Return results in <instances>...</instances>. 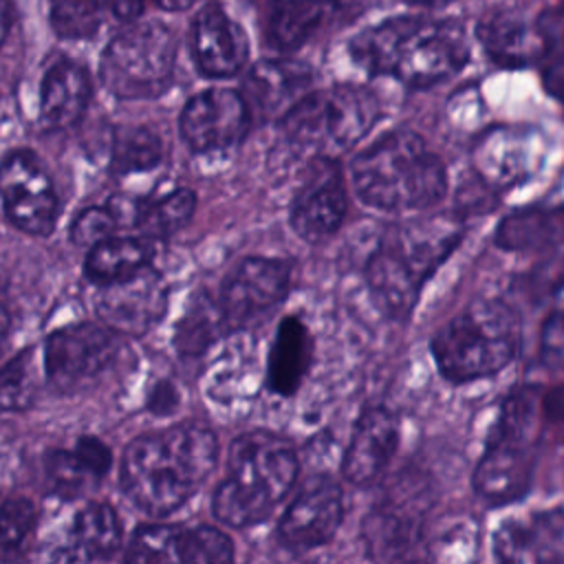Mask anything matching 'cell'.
<instances>
[{"label":"cell","mask_w":564,"mask_h":564,"mask_svg":"<svg viewBox=\"0 0 564 564\" xmlns=\"http://www.w3.org/2000/svg\"><path fill=\"white\" fill-rule=\"evenodd\" d=\"M348 53L372 77H390L408 88H430L458 75L469 57V40L454 18L394 15L359 31Z\"/></svg>","instance_id":"obj_1"},{"label":"cell","mask_w":564,"mask_h":564,"mask_svg":"<svg viewBox=\"0 0 564 564\" xmlns=\"http://www.w3.org/2000/svg\"><path fill=\"white\" fill-rule=\"evenodd\" d=\"M216 460L218 441L205 425L178 423L148 432L123 449L121 489L150 518H165L194 498Z\"/></svg>","instance_id":"obj_2"},{"label":"cell","mask_w":564,"mask_h":564,"mask_svg":"<svg viewBox=\"0 0 564 564\" xmlns=\"http://www.w3.org/2000/svg\"><path fill=\"white\" fill-rule=\"evenodd\" d=\"M463 234L458 214H425L390 225L364 269L375 306L390 319H408L427 280L463 242Z\"/></svg>","instance_id":"obj_3"},{"label":"cell","mask_w":564,"mask_h":564,"mask_svg":"<svg viewBox=\"0 0 564 564\" xmlns=\"http://www.w3.org/2000/svg\"><path fill=\"white\" fill-rule=\"evenodd\" d=\"M355 196L388 214L430 212L447 194L445 161L410 128H392L370 141L350 161Z\"/></svg>","instance_id":"obj_4"},{"label":"cell","mask_w":564,"mask_h":564,"mask_svg":"<svg viewBox=\"0 0 564 564\" xmlns=\"http://www.w3.org/2000/svg\"><path fill=\"white\" fill-rule=\"evenodd\" d=\"M300 460L275 432L253 430L231 441L227 476L216 487L214 516L236 529L264 522L295 485Z\"/></svg>","instance_id":"obj_5"},{"label":"cell","mask_w":564,"mask_h":564,"mask_svg":"<svg viewBox=\"0 0 564 564\" xmlns=\"http://www.w3.org/2000/svg\"><path fill=\"white\" fill-rule=\"evenodd\" d=\"M520 315L507 300L478 297L443 322L430 355L438 375L452 386H467L500 375L520 352Z\"/></svg>","instance_id":"obj_6"},{"label":"cell","mask_w":564,"mask_h":564,"mask_svg":"<svg viewBox=\"0 0 564 564\" xmlns=\"http://www.w3.org/2000/svg\"><path fill=\"white\" fill-rule=\"evenodd\" d=\"M542 427V390L535 386H518L500 401L471 476L485 505L507 507L529 494Z\"/></svg>","instance_id":"obj_7"},{"label":"cell","mask_w":564,"mask_h":564,"mask_svg":"<svg viewBox=\"0 0 564 564\" xmlns=\"http://www.w3.org/2000/svg\"><path fill=\"white\" fill-rule=\"evenodd\" d=\"M375 90L359 84H335L308 90L280 119L284 141L300 154L339 159L381 119Z\"/></svg>","instance_id":"obj_8"},{"label":"cell","mask_w":564,"mask_h":564,"mask_svg":"<svg viewBox=\"0 0 564 564\" xmlns=\"http://www.w3.org/2000/svg\"><path fill=\"white\" fill-rule=\"evenodd\" d=\"M176 37L161 22H137L119 31L104 48L99 75L119 99H154L174 77Z\"/></svg>","instance_id":"obj_9"},{"label":"cell","mask_w":564,"mask_h":564,"mask_svg":"<svg viewBox=\"0 0 564 564\" xmlns=\"http://www.w3.org/2000/svg\"><path fill=\"white\" fill-rule=\"evenodd\" d=\"M121 335L104 322H75L44 339L42 366L46 381L62 394L90 388L115 364Z\"/></svg>","instance_id":"obj_10"},{"label":"cell","mask_w":564,"mask_h":564,"mask_svg":"<svg viewBox=\"0 0 564 564\" xmlns=\"http://www.w3.org/2000/svg\"><path fill=\"white\" fill-rule=\"evenodd\" d=\"M291 291V264L280 258H242L220 284L216 304L225 333L247 330L269 319Z\"/></svg>","instance_id":"obj_11"},{"label":"cell","mask_w":564,"mask_h":564,"mask_svg":"<svg viewBox=\"0 0 564 564\" xmlns=\"http://www.w3.org/2000/svg\"><path fill=\"white\" fill-rule=\"evenodd\" d=\"M0 203L4 218L31 236L53 234L59 196L40 156L29 148L11 150L0 163Z\"/></svg>","instance_id":"obj_12"},{"label":"cell","mask_w":564,"mask_h":564,"mask_svg":"<svg viewBox=\"0 0 564 564\" xmlns=\"http://www.w3.org/2000/svg\"><path fill=\"white\" fill-rule=\"evenodd\" d=\"M546 161V139L531 126L487 128L471 148L474 174L500 196L531 181Z\"/></svg>","instance_id":"obj_13"},{"label":"cell","mask_w":564,"mask_h":564,"mask_svg":"<svg viewBox=\"0 0 564 564\" xmlns=\"http://www.w3.org/2000/svg\"><path fill=\"white\" fill-rule=\"evenodd\" d=\"M348 212L344 172L333 156H313L291 200V229L311 245L335 236Z\"/></svg>","instance_id":"obj_14"},{"label":"cell","mask_w":564,"mask_h":564,"mask_svg":"<svg viewBox=\"0 0 564 564\" xmlns=\"http://www.w3.org/2000/svg\"><path fill=\"white\" fill-rule=\"evenodd\" d=\"M344 520L341 485L328 474L311 476L278 520V540L289 551L328 544Z\"/></svg>","instance_id":"obj_15"},{"label":"cell","mask_w":564,"mask_h":564,"mask_svg":"<svg viewBox=\"0 0 564 564\" xmlns=\"http://www.w3.org/2000/svg\"><path fill=\"white\" fill-rule=\"evenodd\" d=\"M234 560L231 538L214 527L143 524L126 546V562L150 564H227Z\"/></svg>","instance_id":"obj_16"},{"label":"cell","mask_w":564,"mask_h":564,"mask_svg":"<svg viewBox=\"0 0 564 564\" xmlns=\"http://www.w3.org/2000/svg\"><path fill=\"white\" fill-rule=\"evenodd\" d=\"M253 123L240 90L207 88L181 110L178 132L194 152H216L238 145Z\"/></svg>","instance_id":"obj_17"},{"label":"cell","mask_w":564,"mask_h":564,"mask_svg":"<svg viewBox=\"0 0 564 564\" xmlns=\"http://www.w3.org/2000/svg\"><path fill=\"white\" fill-rule=\"evenodd\" d=\"M167 304V282L150 264L126 280L99 286L95 313L119 335L141 337L163 319Z\"/></svg>","instance_id":"obj_18"},{"label":"cell","mask_w":564,"mask_h":564,"mask_svg":"<svg viewBox=\"0 0 564 564\" xmlns=\"http://www.w3.org/2000/svg\"><path fill=\"white\" fill-rule=\"evenodd\" d=\"M423 496L425 489L419 485L408 489V496H397L394 489L370 509L361 524L368 557L379 562L412 557L423 531Z\"/></svg>","instance_id":"obj_19"},{"label":"cell","mask_w":564,"mask_h":564,"mask_svg":"<svg viewBox=\"0 0 564 564\" xmlns=\"http://www.w3.org/2000/svg\"><path fill=\"white\" fill-rule=\"evenodd\" d=\"M494 555L509 564H564V507L505 518L494 531Z\"/></svg>","instance_id":"obj_20"},{"label":"cell","mask_w":564,"mask_h":564,"mask_svg":"<svg viewBox=\"0 0 564 564\" xmlns=\"http://www.w3.org/2000/svg\"><path fill=\"white\" fill-rule=\"evenodd\" d=\"M401 438L399 416L386 405H366L350 432L341 458V476L355 487L375 482L397 454Z\"/></svg>","instance_id":"obj_21"},{"label":"cell","mask_w":564,"mask_h":564,"mask_svg":"<svg viewBox=\"0 0 564 564\" xmlns=\"http://www.w3.org/2000/svg\"><path fill=\"white\" fill-rule=\"evenodd\" d=\"M192 55L198 70L214 79L238 75L249 59V37L223 7H203L192 24Z\"/></svg>","instance_id":"obj_22"},{"label":"cell","mask_w":564,"mask_h":564,"mask_svg":"<svg viewBox=\"0 0 564 564\" xmlns=\"http://www.w3.org/2000/svg\"><path fill=\"white\" fill-rule=\"evenodd\" d=\"M476 40L487 59L500 68H527L540 64L544 53L538 18L531 20L507 7H491L480 15Z\"/></svg>","instance_id":"obj_23"},{"label":"cell","mask_w":564,"mask_h":564,"mask_svg":"<svg viewBox=\"0 0 564 564\" xmlns=\"http://www.w3.org/2000/svg\"><path fill=\"white\" fill-rule=\"evenodd\" d=\"M311 70L291 59H262L242 82V97L253 119H271L282 115L308 93Z\"/></svg>","instance_id":"obj_24"},{"label":"cell","mask_w":564,"mask_h":564,"mask_svg":"<svg viewBox=\"0 0 564 564\" xmlns=\"http://www.w3.org/2000/svg\"><path fill=\"white\" fill-rule=\"evenodd\" d=\"M494 245L507 253H546L564 247V203H538L502 216Z\"/></svg>","instance_id":"obj_25"},{"label":"cell","mask_w":564,"mask_h":564,"mask_svg":"<svg viewBox=\"0 0 564 564\" xmlns=\"http://www.w3.org/2000/svg\"><path fill=\"white\" fill-rule=\"evenodd\" d=\"M93 82L88 70L73 59H57L48 66L40 88V123L44 130L75 126L90 101Z\"/></svg>","instance_id":"obj_26"},{"label":"cell","mask_w":564,"mask_h":564,"mask_svg":"<svg viewBox=\"0 0 564 564\" xmlns=\"http://www.w3.org/2000/svg\"><path fill=\"white\" fill-rule=\"evenodd\" d=\"M348 0H269L264 15L267 40L282 53L297 51L328 26Z\"/></svg>","instance_id":"obj_27"},{"label":"cell","mask_w":564,"mask_h":564,"mask_svg":"<svg viewBox=\"0 0 564 564\" xmlns=\"http://www.w3.org/2000/svg\"><path fill=\"white\" fill-rule=\"evenodd\" d=\"M123 542V527L119 513L108 502L84 505L68 529L66 542L55 551L62 562H97L110 560Z\"/></svg>","instance_id":"obj_28"},{"label":"cell","mask_w":564,"mask_h":564,"mask_svg":"<svg viewBox=\"0 0 564 564\" xmlns=\"http://www.w3.org/2000/svg\"><path fill=\"white\" fill-rule=\"evenodd\" d=\"M313 361V337L308 326L297 315L280 319L269 359L267 386L280 397H291L302 386Z\"/></svg>","instance_id":"obj_29"},{"label":"cell","mask_w":564,"mask_h":564,"mask_svg":"<svg viewBox=\"0 0 564 564\" xmlns=\"http://www.w3.org/2000/svg\"><path fill=\"white\" fill-rule=\"evenodd\" d=\"M156 247H159V238H152L148 234H137V236L115 234L93 245L86 251L84 275L97 286L126 280L152 264V258L156 256Z\"/></svg>","instance_id":"obj_30"},{"label":"cell","mask_w":564,"mask_h":564,"mask_svg":"<svg viewBox=\"0 0 564 564\" xmlns=\"http://www.w3.org/2000/svg\"><path fill=\"white\" fill-rule=\"evenodd\" d=\"M165 156L161 137L148 126H119L112 132L110 172L128 176L154 170Z\"/></svg>","instance_id":"obj_31"},{"label":"cell","mask_w":564,"mask_h":564,"mask_svg":"<svg viewBox=\"0 0 564 564\" xmlns=\"http://www.w3.org/2000/svg\"><path fill=\"white\" fill-rule=\"evenodd\" d=\"M220 335H225V326L216 297L203 293L200 297L192 300L189 308L178 319L174 346L183 357H196L203 355Z\"/></svg>","instance_id":"obj_32"},{"label":"cell","mask_w":564,"mask_h":564,"mask_svg":"<svg viewBox=\"0 0 564 564\" xmlns=\"http://www.w3.org/2000/svg\"><path fill=\"white\" fill-rule=\"evenodd\" d=\"M196 203V194L187 187L172 189L159 198H143L137 229L161 240L183 229L194 218Z\"/></svg>","instance_id":"obj_33"},{"label":"cell","mask_w":564,"mask_h":564,"mask_svg":"<svg viewBox=\"0 0 564 564\" xmlns=\"http://www.w3.org/2000/svg\"><path fill=\"white\" fill-rule=\"evenodd\" d=\"M40 386L35 348H22L0 366V414L33 405Z\"/></svg>","instance_id":"obj_34"},{"label":"cell","mask_w":564,"mask_h":564,"mask_svg":"<svg viewBox=\"0 0 564 564\" xmlns=\"http://www.w3.org/2000/svg\"><path fill=\"white\" fill-rule=\"evenodd\" d=\"M538 26L544 40V53L538 64L544 88L564 104V0L544 9L538 15Z\"/></svg>","instance_id":"obj_35"},{"label":"cell","mask_w":564,"mask_h":564,"mask_svg":"<svg viewBox=\"0 0 564 564\" xmlns=\"http://www.w3.org/2000/svg\"><path fill=\"white\" fill-rule=\"evenodd\" d=\"M108 2L112 0H51V24L66 40L93 37Z\"/></svg>","instance_id":"obj_36"},{"label":"cell","mask_w":564,"mask_h":564,"mask_svg":"<svg viewBox=\"0 0 564 564\" xmlns=\"http://www.w3.org/2000/svg\"><path fill=\"white\" fill-rule=\"evenodd\" d=\"M37 527V507L24 496L0 502V557H11L24 549Z\"/></svg>","instance_id":"obj_37"},{"label":"cell","mask_w":564,"mask_h":564,"mask_svg":"<svg viewBox=\"0 0 564 564\" xmlns=\"http://www.w3.org/2000/svg\"><path fill=\"white\" fill-rule=\"evenodd\" d=\"M44 469L55 494L64 498H75L86 487L97 482V478L82 465L73 449H51L44 458Z\"/></svg>","instance_id":"obj_38"},{"label":"cell","mask_w":564,"mask_h":564,"mask_svg":"<svg viewBox=\"0 0 564 564\" xmlns=\"http://www.w3.org/2000/svg\"><path fill=\"white\" fill-rule=\"evenodd\" d=\"M121 227L112 214V209L108 207V203L104 205H90L84 207L70 223V240L77 247H86L90 249L93 245L119 234Z\"/></svg>","instance_id":"obj_39"},{"label":"cell","mask_w":564,"mask_h":564,"mask_svg":"<svg viewBox=\"0 0 564 564\" xmlns=\"http://www.w3.org/2000/svg\"><path fill=\"white\" fill-rule=\"evenodd\" d=\"M540 361L549 370H564V308H553L542 322Z\"/></svg>","instance_id":"obj_40"},{"label":"cell","mask_w":564,"mask_h":564,"mask_svg":"<svg viewBox=\"0 0 564 564\" xmlns=\"http://www.w3.org/2000/svg\"><path fill=\"white\" fill-rule=\"evenodd\" d=\"M73 452L97 480L104 478L112 467V449L99 436H93V434L79 436L73 445Z\"/></svg>","instance_id":"obj_41"},{"label":"cell","mask_w":564,"mask_h":564,"mask_svg":"<svg viewBox=\"0 0 564 564\" xmlns=\"http://www.w3.org/2000/svg\"><path fill=\"white\" fill-rule=\"evenodd\" d=\"M196 0H112V11L126 22H134L148 11H185Z\"/></svg>","instance_id":"obj_42"},{"label":"cell","mask_w":564,"mask_h":564,"mask_svg":"<svg viewBox=\"0 0 564 564\" xmlns=\"http://www.w3.org/2000/svg\"><path fill=\"white\" fill-rule=\"evenodd\" d=\"M178 408V390L172 381H159L152 388V397L148 401V410L156 416H167Z\"/></svg>","instance_id":"obj_43"},{"label":"cell","mask_w":564,"mask_h":564,"mask_svg":"<svg viewBox=\"0 0 564 564\" xmlns=\"http://www.w3.org/2000/svg\"><path fill=\"white\" fill-rule=\"evenodd\" d=\"M542 419L553 425H564V386L542 392Z\"/></svg>","instance_id":"obj_44"},{"label":"cell","mask_w":564,"mask_h":564,"mask_svg":"<svg viewBox=\"0 0 564 564\" xmlns=\"http://www.w3.org/2000/svg\"><path fill=\"white\" fill-rule=\"evenodd\" d=\"M9 24H11V2L0 0V46L9 33Z\"/></svg>","instance_id":"obj_45"},{"label":"cell","mask_w":564,"mask_h":564,"mask_svg":"<svg viewBox=\"0 0 564 564\" xmlns=\"http://www.w3.org/2000/svg\"><path fill=\"white\" fill-rule=\"evenodd\" d=\"M9 326H11V315H9V308L7 304L0 300V350L7 341V335H9Z\"/></svg>","instance_id":"obj_46"},{"label":"cell","mask_w":564,"mask_h":564,"mask_svg":"<svg viewBox=\"0 0 564 564\" xmlns=\"http://www.w3.org/2000/svg\"><path fill=\"white\" fill-rule=\"evenodd\" d=\"M403 2H408L412 7H421V9H436V7H443L452 0H403Z\"/></svg>","instance_id":"obj_47"}]
</instances>
